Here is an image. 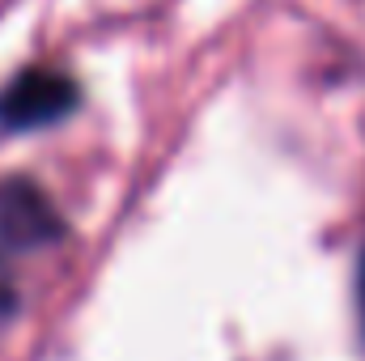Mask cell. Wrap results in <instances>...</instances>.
Wrapping results in <instances>:
<instances>
[{
  "mask_svg": "<svg viewBox=\"0 0 365 361\" xmlns=\"http://www.w3.org/2000/svg\"><path fill=\"white\" fill-rule=\"evenodd\" d=\"M64 234H68V225H64L60 208L34 179L13 175L0 183V247L4 251L56 247Z\"/></svg>",
  "mask_w": 365,
  "mask_h": 361,
  "instance_id": "2",
  "label": "cell"
},
{
  "mask_svg": "<svg viewBox=\"0 0 365 361\" xmlns=\"http://www.w3.org/2000/svg\"><path fill=\"white\" fill-rule=\"evenodd\" d=\"M81 106V86L60 68H21L0 90V132L21 136L51 123H64Z\"/></svg>",
  "mask_w": 365,
  "mask_h": 361,
  "instance_id": "1",
  "label": "cell"
},
{
  "mask_svg": "<svg viewBox=\"0 0 365 361\" xmlns=\"http://www.w3.org/2000/svg\"><path fill=\"white\" fill-rule=\"evenodd\" d=\"M13 310H17V280H13V272L4 264V251H0V323H4Z\"/></svg>",
  "mask_w": 365,
  "mask_h": 361,
  "instance_id": "3",
  "label": "cell"
},
{
  "mask_svg": "<svg viewBox=\"0 0 365 361\" xmlns=\"http://www.w3.org/2000/svg\"><path fill=\"white\" fill-rule=\"evenodd\" d=\"M361 280H357V302H361V327H365V251H361Z\"/></svg>",
  "mask_w": 365,
  "mask_h": 361,
  "instance_id": "4",
  "label": "cell"
}]
</instances>
